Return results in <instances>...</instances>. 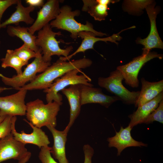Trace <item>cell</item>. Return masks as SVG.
Segmentation results:
<instances>
[{"label": "cell", "instance_id": "4dcf8cb0", "mask_svg": "<svg viewBox=\"0 0 163 163\" xmlns=\"http://www.w3.org/2000/svg\"><path fill=\"white\" fill-rule=\"evenodd\" d=\"M83 149L85 158L84 163H92V158L94 153L93 149L90 145L85 144Z\"/></svg>", "mask_w": 163, "mask_h": 163}, {"label": "cell", "instance_id": "4fadbf2b", "mask_svg": "<svg viewBox=\"0 0 163 163\" xmlns=\"http://www.w3.org/2000/svg\"><path fill=\"white\" fill-rule=\"evenodd\" d=\"M58 0H48L37 12V17L33 24L28 27L32 35L41 30L49 22L54 20L60 12L59 2Z\"/></svg>", "mask_w": 163, "mask_h": 163}, {"label": "cell", "instance_id": "4316f807", "mask_svg": "<svg viewBox=\"0 0 163 163\" xmlns=\"http://www.w3.org/2000/svg\"><path fill=\"white\" fill-rule=\"evenodd\" d=\"M154 121L163 123V99L160 101L157 107L149 115L143 123L149 124Z\"/></svg>", "mask_w": 163, "mask_h": 163}, {"label": "cell", "instance_id": "7402d4cb", "mask_svg": "<svg viewBox=\"0 0 163 163\" xmlns=\"http://www.w3.org/2000/svg\"><path fill=\"white\" fill-rule=\"evenodd\" d=\"M7 32L11 37H16L22 40L36 53L41 50L35 44L37 36L32 35L28 31V27H21L19 25L15 26L8 25L7 27Z\"/></svg>", "mask_w": 163, "mask_h": 163}, {"label": "cell", "instance_id": "f1b7e54d", "mask_svg": "<svg viewBox=\"0 0 163 163\" xmlns=\"http://www.w3.org/2000/svg\"><path fill=\"white\" fill-rule=\"evenodd\" d=\"M51 149L49 146L40 148L38 157L42 163H58L52 157Z\"/></svg>", "mask_w": 163, "mask_h": 163}, {"label": "cell", "instance_id": "603a6c76", "mask_svg": "<svg viewBox=\"0 0 163 163\" xmlns=\"http://www.w3.org/2000/svg\"><path fill=\"white\" fill-rule=\"evenodd\" d=\"M83 11L87 12L95 20H104L108 14V5L101 3L99 0H83Z\"/></svg>", "mask_w": 163, "mask_h": 163}, {"label": "cell", "instance_id": "cb8c5ba5", "mask_svg": "<svg viewBox=\"0 0 163 163\" xmlns=\"http://www.w3.org/2000/svg\"><path fill=\"white\" fill-rule=\"evenodd\" d=\"M1 66L3 68L11 67L16 71L19 75L22 72V67L26 65L25 63L14 53L13 50H8L4 58L1 59Z\"/></svg>", "mask_w": 163, "mask_h": 163}, {"label": "cell", "instance_id": "44dd1931", "mask_svg": "<svg viewBox=\"0 0 163 163\" xmlns=\"http://www.w3.org/2000/svg\"><path fill=\"white\" fill-rule=\"evenodd\" d=\"M16 5L15 11L9 18L1 24L0 29L11 24L19 25V23L21 22L27 24H33L35 20L30 16V13L34 10L35 8L30 5L25 7L23 5L21 1L20 0H18Z\"/></svg>", "mask_w": 163, "mask_h": 163}, {"label": "cell", "instance_id": "484cf974", "mask_svg": "<svg viewBox=\"0 0 163 163\" xmlns=\"http://www.w3.org/2000/svg\"><path fill=\"white\" fill-rule=\"evenodd\" d=\"M15 53L27 65L29 60L31 59L35 58L37 53L31 49L25 43L19 48L14 50Z\"/></svg>", "mask_w": 163, "mask_h": 163}, {"label": "cell", "instance_id": "e0dca14e", "mask_svg": "<svg viewBox=\"0 0 163 163\" xmlns=\"http://www.w3.org/2000/svg\"><path fill=\"white\" fill-rule=\"evenodd\" d=\"M61 91L67 99L70 107L69 122L64 130L68 133L79 115L81 110L82 106L79 84L70 85L69 87L66 88Z\"/></svg>", "mask_w": 163, "mask_h": 163}, {"label": "cell", "instance_id": "d4e9b609", "mask_svg": "<svg viewBox=\"0 0 163 163\" xmlns=\"http://www.w3.org/2000/svg\"><path fill=\"white\" fill-rule=\"evenodd\" d=\"M152 0H127L124 2V8L126 11L129 12L140 11L153 3Z\"/></svg>", "mask_w": 163, "mask_h": 163}, {"label": "cell", "instance_id": "d6a6232c", "mask_svg": "<svg viewBox=\"0 0 163 163\" xmlns=\"http://www.w3.org/2000/svg\"><path fill=\"white\" fill-rule=\"evenodd\" d=\"M31 156V153L30 152L24 158L18 161V163H26L28 161Z\"/></svg>", "mask_w": 163, "mask_h": 163}, {"label": "cell", "instance_id": "ba28073f", "mask_svg": "<svg viewBox=\"0 0 163 163\" xmlns=\"http://www.w3.org/2000/svg\"><path fill=\"white\" fill-rule=\"evenodd\" d=\"M155 58L161 59L163 55L155 52L142 53V54L134 58L128 63L118 66L117 69L122 75L126 84L133 88L139 87V73L143 66L147 62Z\"/></svg>", "mask_w": 163, "mask_h": 163}, {"label": "cell", "instance_id": "5b68a950", "mask_svg": "<svg viewBox=\"0 0 163 163\" xmlns=\"http://www.w3.org/2000/svg\"><path fill=\"white\" fill-rule=\"evenodd\" d=\"M79 72L83 73L81 69H79L69 71L56 79L49 88L44 90L43 91L46 93V99L47 103L54 101L61 105L62 104V97L59 92L68 86L82 84L93 86L90 83L91 81L90 78L84 73L78 75Z\"/></svg>", "mask_w": 163, "mask_h": 163}, {"label": "cell", "instance_id": "8992f818", "mask_svg": "<svg viewBox=\"0 0 163 163\" xmlns=\"http://www.w3.org/2000/svg\"><path fill=\"white\" fill-rule=\"evenodd\" d=\"M123 78L117 69L110 72L107 77H99L98 85L108 92L115 95L125 104H135L139 97L140 91H130L122 84Z\"/></svg>", "mask_w": 163, "mask_h": 163}, {"label": "cell", "instance_id": "9c48e42d", "mask_svg": "<svg viewBox=\"0 0 163 163\" xmlns=\"http://www.w3.org/2000/svg\"><path fill=\"white\" fill-rule=\"evenodd\" d=\"M20 90L14 94L0 97V111L3 115L11 116L26 115V105L25 99L27 92Z\"/></svg>", "mask_w": 163, "mask_h": 163}, {"label": "cell", "instance_id": "f546056e", "mask_svg": "<svg viewBox=\"0 0 163 163\" xmlns=\"http://www.w3.org/2000/svg\"><path fill=\"white\" fill-rule=\"evenodd\" d=\"M18 0H0V25L2 23L1 19L3 15L9 7L16 4Z\"/></svg>", "mask_w": 163, "mask_h": 163}, {"label": "cell", "instance_id": "9a60e30c", "mask_svg": "<svg viewBox=\"0 0 163 163\" xmlns=\"http://www.w3.org/2000/svg\"><path fill=\"white\" fill-rule=\"evenodd\" d=\"M134 28V26L122 30L120 32L116 34H114L112 36L106 38H99L95 37L96 35L94 33L89 31H81L78 34V37H80L82 40L80 46L72 54L69 55L66 57L60 56L59 59L64 61L69 60L76 54L80 53H84L89 49H94V46L95 43L99 41H103L107 42L110 41L115 43L117 44L118 43L117 41L121 40L122 37L120 34L124 30Z\"/></svg>", "mask_w": 163, "mask_h": 163}, {"label": "cell", "instance_id": "277c9868", "mask_svg": "<svg viewBox=\"0 0 163 163\" xmlns=\"http://www.w3.org/2000/svg\"><path fill=\"white\" fill-rule=\"evenodd\" d=\"M61 35L60 31L54 32L53 31L49 24L38 31L35 44L40 49L43 59L45 62H50L51 57L53 55H56L59 57L61 56L66 57L72 51L73 48L72 46L67 47L65 49L60 48L59 42L55 37L57 35Z\"/></svg>", "mask_w": 163, "mask_h": 163}, {"label": "cell", "instance_id": "7c38bea8", "mask_svg": "<svg viewBox=\"0 0 163 163\" xmlns=\"http://www.w3.org/2000/svg\"><path fill=\"white\" fill-rule=\"evenodd\" d=\"M154 7V4L152 3L145 8L150 24V30L149 35L144 39L138 38L136 41L137 44L144 46L143 53H148L154 48H163V43L159 35L156 26V19L158 11Z\"/></svg>", "mask_w": 163, "mask_h": 163}, {"label": "cell", "instance_id": "836d02e7", "mask_svg": "<svg viewBox=\"0 0 163 163\" xmlns=\"http://www.w3.org/2000/svg\"><path fill=\"white\" fill-rule=\"evenodd\" d=\"M7 116L3 114L0 112V123L5 119Z\"/></svg>", "mask_w": 163, "mask_h": 163}, {"label": "cell", "instance_id": "7a4b0ae2", "mask_svg": "<svg viewBox=\"0 0 163 163\" xmlns=\"http://www.w3.org/2000/svg\"><path fill=\"white\" fill-rule=\"evenodd\" d=\"M27 120L34 126L41 128L50 125L55 127L56 117L61 106L53 101L45 104L39 98L26 104Z\"/></svg>", "mask_w": 163, "mask_h": 163}, {"label": "cell", "instance_id": "5bb4252c", "mask_svg": "<svg viewBox=\"0 0 163 163\" xmlns=\"http://www.w3.org/2000/svg\"><path fill=\"white\" fill-rule=\"evenodd\" d=\"M81 106L88 104H98L108 108L113 103L120 99L116 96L104 94L102 89L84 84H80Z\"/></svg>", "mask_w": 163, "mask_h": 163}, {"label": "cell", "instance_id": "e575fe53", "mask_svg": "<svg viewBox=\"0 0 163 163\" xmlns=\"http://www.w3.org/2000/svg\"><path fill=\"white\" fill-rule=\"evenodd\" d=\"M11 88H8L0 86V94L5 90L10 89Z\"/></svg>", "mask_w": 163, "mask_h": 163}, {"label": "cell", "instance_id": "83f0119b", "mask_svg": "<svg viewBox=\"0 0 163 163\" xmlns=\"http://www.w3.org/2000/svg\"><path fill=\"white\" fill-rule=\"evenodd\" d=\"M12 117L7 116L0 123V139L11 133Z\"/></svg>", "mask_w": 163, "mask_h": 163}, {"label": "cell", "instance_id": "8fae6325", "mask_svg": "<svg viewBox=\"0 0 163 163\" xmlns=\"http://www.w3.org/2000/svg\"><path fill=\"white\" fill-rule=\"evenodd\" d=\"M25 145L16 140L11 133L0 139V163L13 159L19 161L30 152Z\"/></svg>", "mask_w": 163, "mask_h": 163}, {"label": "cell", "instance_id": "d590c367", "mask_svg": "<svg viewBox=\"0 0 163 163\" xmlns=\"http://www.w3.org/2000/svg\"><path fill=\"white\" fill-rule=\"evenodd\" d=\"M0 44H1V41L0 40Z\"/></svg>", "mask_w": 163, "mask_h": 163}, {"label": "cell", "instance_id": "d6986e66", "mask_svg": "<svg viewBox=\"0 0 163 163\" xmlns=\"http://www.w3.org/2000/svg\"><path fill=\"white\" fill-rule=\"evenodd\" d=\"M141 90L139 98L135 104L138 107L148 102L156 97L163 91V80L158 82H150L144 78L141 79Z\"/></svg>", "mask_w": 163, "mask_h": 163}, {"label": "cell", "instance_id": "1f68e13d", "mask_svg": "<svg viewBox=\"0 0 163 163\" xmlns=\"http://www.w3.org/2000/svg\"><path fill=\"white\" fill-rule=\"evenodd\" d=\"M26 3L30 6L35 7H42L44 5L43 0H26Z\"/></svg>", "mask_w": 163, "mask_h": 163}, {"label": "cell", "instance_id": "52a82bcc", "mask_svg": "<svg viewBox=\"0 0 163 163\" xmlns=\"http://www.w3.org/2000/svg\"><path fill=\"white\" fill-rule=\"evenodd\" d=\"M51 64V62H46L43 60L40 50L37 53L34 60L27 65L21 75L9 78L0 73V77L5 85L18 90L28 82L34 80L37 73L43 72Z\"/></svg>", "mask_w": 163, "mask_h": 163}, {"label": "cell", "instance_id": "30bf717a", "mask_svg": "<svg viewBox=\"0 0 163 163\" xmlns=\"http://www.w3.org/2000/svg\"><path fill=\"white\" fill-rule=\"evenodd\" d=\"M16 120V116L12 117L11 133L16 140L25 145L31 144L36 145L40 148L48 146L50 142L48 136L41 128L34 126L31 123L24 119V120L32 128L33 131L30 134L26 133L24 130L19 133L17 131L15 128Z\"/></svg>", "mask_w": 163, "mask_h": 163}, {"label": "cell", "instance_id": "6da1fadb", "mask_svg": "<svg viewBox=\"0 0 163 163\" xmlns=\"http://www.w3.org/2000/svg\"><path fill=\"white\" fill-rule=\"evenodd\" d=\"M92 63L91 59L85 57L69 62L59 59L43 72L37 75L34 80L17 90H44L49 88L56 79L69 71L75 69H85L90 67Z\"/></svg>", "mask_w": 163, "mask_h": 163}, {"label": "cell", "instance_id": "ac0fdd59", "mask_svg": "<svg viewBox=\"0 0 163 163\" xmlns=\"http://www.w3.org/2000/svg\"><path fill=\"white\" fill-rule=\"evenodd\" d=\"M51 132L53 139V145L50 152L59 163H69L66 153V144L67 134L64 130L59 131L55 127L48 125L46 126Z\"/></svg>", "mask_w": 163, "mask_h": 163}, {"label": "cell", "instance_id": "2e32d148", "mask_svg": "<svg viewBox=\"0 0 163 163\" xmlns=\"http://www.w3.org/2000/svg\"><path fill=\"white\" fill-rule=\"evenodd\" d=\"M132 129L129 125L125 128L121 126L118 132L116 131L114 136L108 138L109 147L116 148L117 150V156L120 155L122 152L127 147L147 146V144L137 141L132 138L131 134Z\"/></svg>", "mask_w": 163, "mask_h": 163}, {"label": "cell", "instance_id": "3957f363", "mask_svg": "<svg viewBox=\"0 0 163 163\" xmlns=\"http://www.w3.org/2000/svg\"><path fill=\"white\" fill-rule=\"evenodd\" d=\"M80 11L78 10L72 11L71 8L65 5L60 8V12L56 18L49 24L51 27L65 30L70 33V36L73 39L78 37V34L83 31H89L94 34L96 36L102 37L107 34L98 32L93 28L92 24L87 21L85 24L78 22L75 17L79 16Z\"/></svg>", "mask_w": 163, "mask_h": 163}, {"label": "cell", "instance_id": "ffe728a7", "mask_svg": "<svg viewBox=\"0 0 163 163\" xmlns=\"http://www.w3.org/2000/svg\"><path fill=\"white\" fill-rule=\"evenodd\" d=\"M163 99V91L151 101L139 107L137 110L129 115L130 121L129 125L132 129L138 124L143 123L149 115L158 106Z\"/></svg>", "mask_w": 163, "mask_h": 163}]
</instances>
